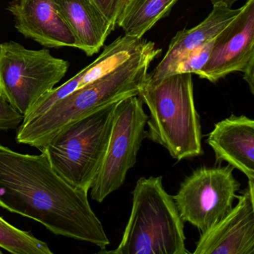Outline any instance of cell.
I'll return each instance as SVG.
<instances>
[{
    "instance_id": "14",
    "label": "cell",
    "mask_w": 254,
    "mask_h": 254,
    "mask_svg": "<svg viewBox=\"0 0 254 254\" xmlns=\"http://www.w3.org/2000/svg\"><path fill=\"white\" fill-rule=\"evenodd\" d=\"M59 11L76 39L77 49L87 56L99 53L115 29L90 0H56Z\"/></svg>"
},
{
    "instance_id": "12",
    "label": "cell",
    "mask_w": 254,
    "mask_h": 254,
    "mask_svg": "<svg viewBox=\"0 0 254 254\" xmlns=\"http://www.w3.org/2000/svg\"><path fill=\"white\" fill-rule=\"evenodd\" d=\"M206 142L217 163L227 162L254 182V121L245 115H231L218 122Z\"/></svg>"
},
{
    "instance_id": "10",
    "label": "cell",
    "mask_w": 254,
    "mask_h": 254,
    "mask_svg": "<svg viewBox=\"0 0 254 254\" xmlns=\"http://www.w3.org/2000/svg\"><path fill=\"white\" fill-rule=\"evenodd\" d=\"M230 212L210 230L200 235L194 254H254V182L240 195Z\"/></svg>"
},
{
    "instance_id": "11",
    "label": "cell",
    "mask_w": 254,
    "mask_h": 254,
    "mask_svg": "<svg viewBox=\"0 0 254 254\" xmlns=\"http://www.w3.org/2000/svg\"><path fill=\"white\" fill-rule=\"evenodd\" d=\"M7 9L14 16L16 29L26 38L48 48H76V39L56 0H15Z\"/></svg>"
},
{
    "instance_id": "2",
    "label": "cell",
    "mask_w": 254,
    "mask_h": 254,
    "mask_svg": "<svg viewBox=\"0 0 254 254\" xmlns=\"http://www.w3.org/2000/svg\"><path fill=\"white\" fill-rule=\"evenodd\" d=\"M161 52L148 41L142 51L114 70L58 101L42 115L22 123L16 140L41 151L66 125L107 105L138 96L146 81L150 64Z\"/></svg>"
},
{
    "instance_id": "16",
    "label": "cell",
    "mask_w": 254,
    "mask_h": 254,
    "mask_svg": "<svg viewBox=\"0 0 254 254\" xmlns=\"http://www.w3.org/2000/svg\"><path fill=\"white\" fill-rule=\"evenodd\" d=\"M0 248L13 254H53L49 245L30 231L22 230L0 216Z\"/></svg>"
},
{
    "instance_id": "5",
    "label": "cell",
    "mask_w": 254,
    "mask_h": 254,
    "mask_svg": "<svg viewBox=\"0 0 254 254\" xmlns=\"http://www.w3.org/2000/svg\"><path fill=\"white\" fill-rule=\"evenodd\" d=\"M117 103L66 125L41 151L56 172L75 188L90 191L99 174L108 148Z\"/></svg>"
},
{
    "instance_id": "9",
    "label": "cell",
    "mask_w": 254,
    "mask_h": 254,
    "mask_svg": "<svg viewBox=\"0 0 254 254\" xmlns=\"http://www.w3.org/2000/svg\"><path fill=\"white\" fill-rule=\"evenodd\" d=\"M235 72H243L254 95V0H248L214 38L209 59L197 75L215 83Z\"/></svg>"
},
{
    "instance_id": "21",
    "label": "cell",
    "mask_w": 254,
    "mask_h": 254,
    "mask_svg": "<svg viewBox=\"0 0 254 254\" xmlns=\"http://www.w3.org/2000/svg\"><path fill=\"white\" fill-rule=\"evenodd\" d=\"M0 254H2V252H1V251H0Z\"/></svg>"
},
{
    "instance_id": "6",
    "label": "cell",
    "mask_w": 254,
    "mask_h": 254,
    "mask_svg": "<svg viewBox=\"0 0 254 254\" xmlns=\"http://www.w3.org/2000/svg\"><path fill=\"white\" fill-rule=\"evenodd\" d=\"M69 63L48 49L28 50L14 41L0 44V97L24 117L66 75Z\"/></svg>"
},
{
    "instance_id": "13",
    "label": "cell",
    "mask_w": 254,
    "mask_h": 254,
    "mask_svg": "<svg viewBox=\"0 0 254 254\" xmlns=\"http://www.w3.org/2000/svg\"><path fill=\"white\" fill-rule=\"evenodd\" d=\"M239 11L240 8L232 9L224 4H218L213 5L210 14L200 24L178 32L171 41L161 62L151 73H148L145 84H157L167 76L178 61L214 39Z\"/></svg>"
},
{
    "instance_id": "15",
    "label": "cell",
    "mask_w": 254,
    "mask_h": 254,
    "mask_svg": "<svg viewBox=\"0 0 254 254\" xmlns=\"http://www.w3.org/2000/svg\"><path fill=\"white\" fill-rule=\"evenodd\" d=\"M177 2L178 0H130L117 26L127 36L142 39Z\"/></svg>"
},
{
    "instance_id": "7",
    "label": "cell",
    "mask_w": 254,
    "mask_h": 254,
    "mask_svg": "<svg viewBox=\"0 0 254 254\" xmlns=\"http://www.w3.org/2000/svg\"><path fill=\"white\" fill-rule=\"evenodd\" d=\"M148 116L138 96L117 102L108 148L90 195L102 203L124 184L127 172L136 163L138 152L146 138Z\"/></svg>"
},
{
    "instance_id": "17",
    "label": "cell",
    "mask_w": 254,
    "mask_h": 254,
    "mask_svg": "<svg viewBox=\"0 0 254 254\" xmlns=\"http://www.w3.org/2000/svg\"><path fill=\"white\" fill-rule=\"evenodd\" d=\"M214 39L178 61L169 72V75L178 73L196 74L204 66L209 59ZM167 75V76H168Z\"/></svg>"
},
{
    "instance_id": "18",
    "label": "cell",
    "mask_w": 254,
    "mask_h": 254,
    "mask_svg": "<svg viewBox=\"0 0 254 254\" xmlns=\"http://www.w3.org/2000/svg\"><path fill=\"white\" fill-rule=\"evenodd\" d=\"M109 20L114 28L117 27L123 11L130 0H90Z\"/></svg>"
},
{
    "instance_id": "19",
    "label": "cell",
    "mask_w": 254,
    "mask_h": 254,
    "mask_svg": "<svg viewBox=\"0 0 254 254\" xmlns=\"http://www.w3.org/2000/svg\"><path fill=\"white\" fill-rule=\"evenodd\" d=\"M23 120V116L0 97V130H16Z\"/></svg>"
},
{
    "instance_id": "3",
    "label": "cell",
    "mask_w": 254,
    "mask_h": 254,
    "mask_svg": "<svg viewBox=\"0 0 254 254\" xmlns=\"http://www.w3.org/2000/svg\"><path fill=\"white\" fill-rule=\"evenodd\" d=\"M138 97L149 110L146 138L178 161L203 154L191 74H172L152 85L145 83Z\"/></svg>"
},
{
    "instance_id": "4",
    "label": "cell",
    "mask_w": 254,
    "mask_h": 254,
    "mask_svg": "<svg viewBox=\"0 0 254 254\" xmlns=\"http://www.w3.org/2000/svg\"><path fill=\"white\" fill-rule=\"evenodd\" d=\"M130 215L114 254H187L184 221L162 176L141 178L133 192Z\"/></svg>"
},
{
    "instance_id": "1",
    "label": "cell",
    "mask_w": 254,
    "mask_h": 254,
    "mask_svg": "<svg viewBox=\"0 0 254 254\" xmlns=\"http://www.w3.org/2000/svg\"><path fill=\"white\" fill-rule=\"evenodd\" d=\"M0 207L40 223L56 236L102 250L110 245L88 191L64 179L44 152L23 154L0 143Z\"/></svg>"
},
{
    "instance_id": "8",
    "label": "cell",
    "mask_w": 254,
    "mask_h": 254,
    "mask_svg": "<svg viewBox=\"0 0 254 254\" xmlns=\"http://www.w3.org/2000/svg\"><path fill=\"white\" fill-rule=\"evenodd\" d=\"M234 168L202 166L187 177L172 196L183 221L204 234L233 209L241 184Z\"/></svg>"
},
{
    "instance_id": "20",
    "label": "cell",
    "mask_w": 254,
    "mask_h": 254,
    "mask_svg": "<svg viewBox=\"0 0 254 254\" xmlns=\"http://www.w3.org/2000/svg\"><path fill=\"white\" fill-rule=\"evenodd\" d=\"M212 5H218V4H224L226 6L231 8L235 2H238L239 0H209Z\"/></svg>"
}]
</instances>
